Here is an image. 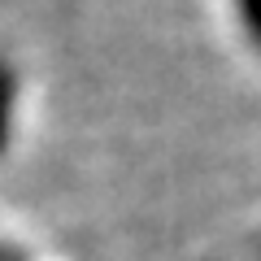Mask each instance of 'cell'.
<instances>
[{
	"label": "cell",
	"mask_w": 261,
	"mask_h": 261,
	"mask_svg": "<svg viewBox=\"0 0 261 261\" xmlns=\"http://www.w3.org/2000/svg\"><path fill=\"white\" fill-rule=\"evenodd\" d=\"M13 100H18V74L9 61H0V152L9 148V130H13Z\"/></svg>",
	"instance_id": "6da1fadb"
},
{
	"label": "cell",
	"mask_w": 261,
	"mask_h": 261,
	"mask_svg": "<svg viewBox=\"0 0 261 261\" xmlns=\"http://www.w3.org/2000/svg\"><path fill=\"white\" fill-rule=\"evenodd\" d=\"M240 13H244V27L252 31V39L261 44V0H240Z\"/></svg>",
	"instance_id": "7a4b0ae2"
}]
</instances>
